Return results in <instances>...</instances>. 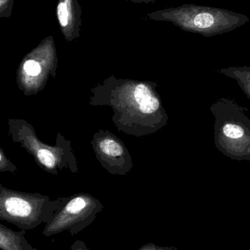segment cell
Listing matches in <instances>:
<instances>
[{"label":"cell","mask_w":250,"mask_h":250,"mask_svg":"<svg viewBox=\"0 0 250 250\" xmlns=\"http://www.w3.org/2000/svg\"><path fill=\"white\" fill-rule=\"evenodd\" d=\"M214 22V17L208 13H199L194 19V24L200 29L210 27L212 26Z\"/></svg>","instance_id":"cell-8"},{"label":"cell","mask_w":250,"mask_h":250,"mask_svg":"<svg viewBox=\"0 0 250 250\" xmlns=\"http://www.w3.org/2000/svg\"><path fill=\"white\" fill-rule=\"evenodd\" d=\"M215 117V144L231 160L250 161V120L248 108L227 98H221L211 108Z\"/></svg>","instance_id":"cell-1"},{"label":"cell","mask_w":250,"mask_h":250,"mask_svg":"<svg viewBox=\"0 0 250 250\" xmlns=\"http://www.w3.org/2000/svg\"><path fill=\"white\" fill-rule=\"evenodd\" d=\"M160 107V102L156 98L151 97V99L142 103L141 105H139V108L141 112L144 114H152L155 112Z\"/></svg>","instance_id":"cell-10"},{"label":"cell","mask_w":250,"mask_h":250,"mask_svg":"<svg viewBox=\"0 0 250 250\" xmlns=\"http://www.w3.org/2000/svg\"><path fill=\"white\" fill-rule=\"evenodd\" d=\"M71 250H89L86 248V245L81 241H77L75 242L74 245L72 246Z\"/></svg>","instance_id":"cell-14"},{"label":"cell","mask_w":250,"mask_h":250,"mask_svg":"<svg viewBox=\"0 0 250 250\" xmlns=\"http://www.w3.org/2000/svg\"><path fill=\"white\" fill-rule=\"evenodd\" d=\"M71 0L60 1L57 7V16L60 25L63 29H67L73 22V13H72Z\"/></svg>","instance_id":"cell-6"},{"label":"cell","mask_w":250,"mask_h":250,"mask_svg":"<svg viewBox=\"0 0 250 250\" xmlns=\"http://www.w3.org/2000/svg\"><path fill=\"white\" fill-rule=\"evenodd\" d=\"M25 233L26 230L15 231L0 223V250H38L26 240Z\"/></svg>","instance_id":"cell-4"},{"label":"cell","mask_w":250,"mask_h":250,"mask_svg":"<svg viewBox=\"0 0 250 250\" xmlns=\"http://www.w3.org/2000/svg\"><path fill=\"white\" fill-rule=\"evenodd\" d=\"M138 250H176L175 248H170V247H161L158 245H154V244H148L141 247Z\"/></svg>","instance_id":"cell-13"},{"label":"cell","mask_w":250,"mask_h":250,"mask_svg":"<svg viewBox=\"0 0 250 250\" xmlns=\"http://www.w3.org/2000/svg\"><path fill=\"white\" fill-rule=\"evenodd\" d=\"M0 160H1V156H0Z\"/></svg>","instance_id":"cell-15"},{"label":"cell","mask_w":250,"mask_h":250,"mask_svg":"<svg viewBox=\"0 0 250 250\" xmlns=\"http://www.w3.org/2000/svg\"><path fill=\"white\" fill-rule=\"evenodd\" d=\"M38 158H39L40 161L48 167H54L55 165V158H54V155L51 151H48V149H42L38 151Z\"/></svg>","instance_id":"cell-11"},{"label":"cell","mask_w":250,"mask_h":250,"mask_svg":"<svg viewBox=\"0 0 250 250\" xmlns=\"http://www.w3.org/2000/svg\"><path fill=\"white\" fill-rule=\"evenodd\" d=\"M101 208L84 197L70 200L56 213L52 220L45 224L42 234L51 236L64 231L77 234L93 223Z\"/></svg>","instance_id":"cell-3"},{"label":"cell","mask_w":250,"mask_h":250,"mask_svg":"<svg viewBox=\"0 0 250 250\" xmlns=\"http://www.w3.org/2000/svg\"><path fill=\"white\" fill-rule=\"evenodd\" d=\"M23 70L29 76H38L41 72V64L35 60H28L23 64Z\"/></svg>","instance_id":"cell-12"},{"label":"cell","mask_w":250,"mask_h":250,"mask_svg":"<svg viewBox=\"0 0 250 250\" xmlns=\"http://www.w3.org/2000/svg\"><path fill=\"white\" fill-rule=\"evenodd\" d=\"M134 98L138 105H141L142 103L151 99V95L149 89L146 85H138L135 87V92H134Z\"/></svg>","instance_id":"cell-9"},{"label":"cell","mask_w":250,"mask_h":250,"mask_svg":"<svg viewBox=\"0 0 250 250\" xmlns=\"http://www.w3.org/2000/svg\"><path fill=\"white\" fill-rule=\"evenodd\" d=\"M60 206L38 197L19 193L0 194V220L21 230H32L49 223Z\"/></svg>","instance_id":"cell-2"},{"label":"cell","mask_w":250,"mask_h":250,"mask_svg":"<svg viewBox=\"0 0 250 250\" xmlns=\"http://www.w3.org/2000/svg\"><path fill=\"white\" fill-rule=\"evenodd\" d=\"M101 151L111 157H119L123 153V149L121 146L117 141L112 139H105L100 144Z\"/></svg>","instance_id":"cell-7"},{"label":"cell","mask_w":250,"mask_h":250,"mask_svg":"<svg viewBox=\"0 0 250 250\" xmlns=\"http://www.w3.org/2000/svg\"><path fill=\"white\" fill-rule=\"evenodd\" d=\"M220 72L228 77L235 79L250 99V68H229Z\"/></svg>","instance_id":"cell-5"}]
</instances>
